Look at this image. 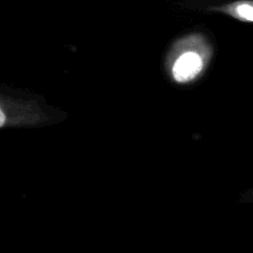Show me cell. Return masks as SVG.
<instances>
[{"label":"cell","instance_id":"cell-2","mask_svg":"<svg viewBox=\"0 0 253 253\" xmlns=\"http://www.w3.org/2000/svg\"><path fill=\"white\" fill-rule=\"evenodd\" d=\"M235 12L239 18L253 22V5L250 3H240L235 7Z\"/></svg>","mask_w":253,"mask_h":253},{"label":"cell","instance_id":"cell-3","mask_svg":"<svg viewBox=\"0 0 253 253\" xmlns=\"http://www.w3.org/2000/svg\"><path fill=\"white\" fill-rule=\"evenodd\" d=\"M5 120H6V118H5V115L3 114L2 110L0 109V126H2L4 125V123H5Z\"/></svg>","mask_w":253,"mask_h":253},{"label":"cell","instance_id":"cell-1","mask_svg":"<svg viewBox=\"0 0 253 253\" xmlns=\"http://www.w3.org/2000/svg\"><path fill=\"white\" fill-rule=\"evenodd\" d=\"M203 69V59L194 51L179 56L173 66V76L177 82L185 83L194 79Z\"/></svg>","mask_w":253,"mask_h":253}]
</instances>
